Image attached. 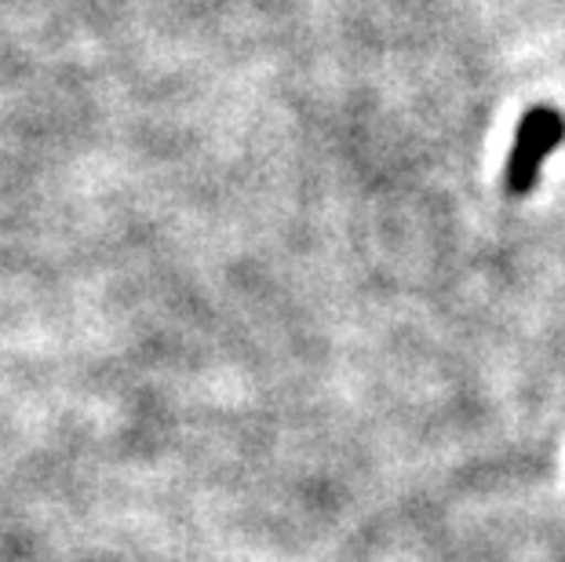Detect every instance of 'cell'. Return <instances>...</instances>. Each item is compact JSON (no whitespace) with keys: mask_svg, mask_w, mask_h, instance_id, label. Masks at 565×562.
I'll return each mask as SVG.
<instances>
[{"mask_svg":"<svg viewBox=\"0 0 565 562\" xmlns=\"http://www.w3.org/2000/svg\"><path fill=\"white\" fill-rule=\"evenodd\" d=\"M565 139V117L555 106H533L525 110L519 136H514L511 158H508V190L511 194H529L536 187V176L544 161L558 150Z\"/></svg>","mask_w":565,"mask_h":562,"instance_id":"6da1fadb","label":"cell"}]
</instances>
